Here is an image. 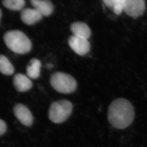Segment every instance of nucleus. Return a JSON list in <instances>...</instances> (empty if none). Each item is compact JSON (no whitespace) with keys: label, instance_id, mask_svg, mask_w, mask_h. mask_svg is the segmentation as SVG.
Returning a JSON list of instances; mask_svg holds the SVG:
<instances>
[{"label":"nucleus","instance_id":"1","mask_svg":"<svg viewBox=\"0 0 147 147\" xmlns=\"http://www.w3.org/2000/svg\"><path fill=\"white\" fill-rule=\"evenodd\" d=\"M134 117L133 107L127 99L119 98L110 104L108 109V120L116 129H121L128 127Z\"/></svg>","mask_w":147,"mask_h":147},{"label":"nucleus","instance_id":"2","mask_svg":"<svg viewBox=\"0 0 147 147\" xmlns=\"http://www.w3.org/2000/svg\"><path fill=\"white\" fill-rule=\"evenodd\" d=\"M7 47L13 52L18 54H26L32 49V43L26 34L19 30L7 32L3 37Z\"/></svg>","mask_w":147,"mask_h":147},{"label":"nucleus","instance_id":"3","mask_svg":"<svg viewBox=\"0 0 147 147\" xmlns=\"http://www.w3.org/2000/svg\"><path fill=\"white\" fill-rule=\"evenodd\" d=\"M51 86L57 92L63 94H71L77 88L76 79L67 74L60 72L55 73L50 79Z\"/></svg>","mask_w":147,"mask_h":147},{"label":"nucleus","instance_id":"4","mask_svg":"<svg viewBox=\"0 0 147 147\" xmlns=\"http://www.w3.org/2000/svg\"><path fill=\"white\" fill-rule=\"evenodd\" d=\"M73 109L72 103L67 100L63 99L55 101L50 107L48 117L53 123H63L69 117Z\"/></svg>","mask_w":147,"mask_h":147},{"label":"nucleus","instance_id":"5","mask_svg":"<svg viewBox=\"0 0 147 147\" xmlns=\"http://www.w3.org/2000/svg\"><path fill=\"white\" fill-rule=\"evenodd\" d=\"M145 9V0H125L123 11L129 16L137 18L144 13Z\"/></svg>","mask_w":147,"mask_h":147},{"label":"nucleus","instance_id":"6","mask_svg":"<svg viewBox=\"0 0 147 147\" xmlns=\"http://www.w3.org/2000/svg\"><path fill=\"white\" fill-rule=\"evenodd\" d=\"M88 40L73 35L68 39V45L77 55L84 56L90 49V44Z\"/></svg>","mask_w":147,"mask_h":147},{"label":"nucleus","instance_id":"7","mask_svg":"<svg viewBox=\"0 0 147 147\" xmlns=\"http://www.w3.org/2000/svg\"><path fill=\"white\" fill-rule=\"evenodd\" d=\"M13 112L16 117L22 124L27 127H30L33 124V115L26 106L22 104H17L14 107Z\"/></svg>","mask_w":147,"mask_h":147},{"label":"nucleus","instance_id":"8","mask_svg":"<svg viewBox=\"0 0 147 147\" xmlns=\"http://www.w3.org/2000/svg\"><path fill=\"white\" fill-rule=\"evenodd\" d=\"M13 84L16 89L20 92L29 90L33 87V83L30 78L23 74H16L13 78Z\"/></svg>","mask_w":147,"mask_h":147},{"label":"nucleus","instance_id":"9","mask_svg":"<svg viewBox=\"0 0 147 147\" xmlns=\"http://www.w3.org/2000/svg\"><path fill=\"white\" fill-rule=\"evenodd\" d=\"M34 8L42 16H48L54 11V5L50 0H30Z\"/></svg>","mask_w":147,"mask_h":147},{"label":"nucleus","instance_id":"10","mask_svg":"<svg viewBox=\"0 0 147 147\" xmlns=\"http://www.w3.org/2000/svg\"><path fill=\"white\" fill-rule=\"evenodd\" d=\"M21 18L27 25H32L40 21L42 16L34 8H26L22 10Z\"/></svg>","mask_w":147,"mask_h":147},{"label":"nucleus","instance_id":"11","mask_svg":"<svg viewBox=\"0 0 147 147\" xmlns=\"http://www.w3.org/2000/svg\"><path fill=\"white\" fill-rule=\"evenodd\" d=\"M70 30L74 36L87 39H88L91 35V31L89 26L81 22H76L72 24Z\"/></svg>","mask_w":147,"mask_h":147},{"label":"nucleus","instance_id":"12","mask_svg":"<svg viewBox=\"0 0 147 147\" xmlns=\"http://www.w3.org/2000/svg\"><path fill=\"white\" fill-rule=\"evenodd\" d=\"M41 62L36 58H33L26 67V74L30 78L36 79L40 76L41 72Z\"/></svg>","mask_w":147,"mask_h":147},{"label":"nucleus","instance_id":"13","mask_svg":"<svg viewBox=\"0 0 147 147\" xmlns=\"http://www.w3.org/2000/svg\"><path fill=\"white\" fill-rule=\"evenodd\" d=\"M107 7L111 9L117 14H121L124 11L125 0H102Z\"/></svg>","mask_w":147,"mask_h":147},{"label":"nucleus","instance_id":"14","mask_svg":"<svg viewBox=\"0 0 147 147\" xmlns=\"http://www.w3.org/2000/svg\"><path fill=\"white\" fill-rule=\"evenodd\" d=\"M0 72L6 76H11L14 72L13 65L4 55H0Z\"/></svg>","mask_w":147,"mask_h":147},{"label":"nucleus","instance_id":"15","mask_svg":"<svg viewBox=\"0 0 147 147\" xmlns=\"http://www.w3.org/2000/svg\"><path fill=\"white\" fill-rule=\"evenodd\" d=\"M2 3L4 7L13 11H22L25 5V0H3Z\"/></svg>","mask_w":147,"mask_h":147},{"label":"nucleus","instance_id":"16","mask_svg":"<svg viewBox=\"0 0 147 147\" xmlns=\"http://www.w3.org/2000/svg\"><path fill=\"white\" fill-rule=\"evenodd\" d=\"M7 130V125L5 122L0 119V136L4 134Z\"/></svg>","mask_w":147,"mask_h":147},{"label":"nucleus","instance_id":"17","mask_svg":"<svg viewBox=\"0 0 147 147\" xmlns=\"http://www.w3.org/2000/svg\"><path fill=\"white\" fill-rule=\"evenodd\" d=\"M1 15H2V13H1V9H0V21H1Z\"/></svg>","mask_w":147,"mask_h":147}]
</instances>
